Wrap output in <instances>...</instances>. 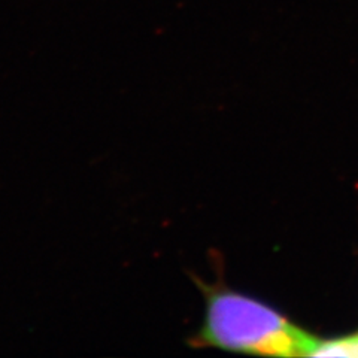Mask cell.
<instances>
[{"label": "cell", "instance_id": "cell-1", "mask_svg": "<svg viewBox=\"0 0 358 358\" xmlns=\"http://www.w3.org/2000/svg\"><path fill=\"white\" fill-rule=\"evenodd\" d=\"M201 341L229 351L294 357L308 355L313 338L260 301L215 291L208 299Z\"/></svg>", "mask_w": 358, "mask_h": 358}, {"label": "cell", "instance_id": "cell-2", "mask_svg": "<svg viewBox=\"0 0 358 358\" xmlns=\"http://www.w3.org/2000/svg\"><path fill=\"white\" fill-rule=\"evenodd\" d=\"M308 355L312 357H358V334L334 341L313 339Z\"/></svg>", "mask_w": 358, "mask_h": 358}]
</instances>
